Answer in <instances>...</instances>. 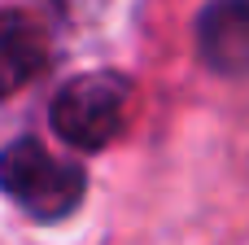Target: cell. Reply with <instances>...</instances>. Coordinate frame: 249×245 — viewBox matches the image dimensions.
Masks as SVG:
<instances>
[{
  "label": "cell",
  "mask_w": 249,
  "mask_h": 245,
  "mask_svg": "<svg viewBox=\"0 0 249 245\" xmlns=\"http://www.w3.org/2000/svg\"><path fill=\"white\" fill-rule=\"evenodd\" d=\"M0 188L31 219L53 224V219H66L83 202V171L48 153L39 140H13L0 153Z\"/></svg>",
  "instance_id": "cell-1"
},
{
  "label": "cell",
  "mask_w": 249,
  "mask_h": 245,
  "mask_svg": "<svg viewBox=\"0 0 249 245\" xmlns=\"http://www.w3.org/2000/svg\"><path fill=\"white\" fill-rule=\"evenodd\" d=\"M127 114H131V83L109 70L79 75L53 96V132L74 149L109 145L127 127Z\"/></svg>",
  "instance_id": "cell-2"
},
{
  "label": "cell",
  "mask_w": 249,
  "mask_h": 245,
  "mask_svg": "<svg viewBox=\"0 0 249 245\" xmlns=\"http://www.w3.org/2000/svg\"><path fill=\"white\" fill-rule=\"evenodd\" d=\"M197 53L214 75H249V0H210L201 9Z\"/></svg>",
  "instance_id": "cell-3"
},
{
  "label": "cell",
  "mask_w": 249,
  "mask_h": 245,
  "mask_svg": "<svg viewBox=\"0 0 249 245\" xmlns=\"http://www.w3.org/2000/svg\"><path fill=\"white\" fill-rule=\"evenodd\" d=\"M48 57V44H44V31L18 13V9H4L0 13V96H13L22 92L39 66Z\"/></svg>",
  "instance_id": "cell-4"
}]
</instances>
